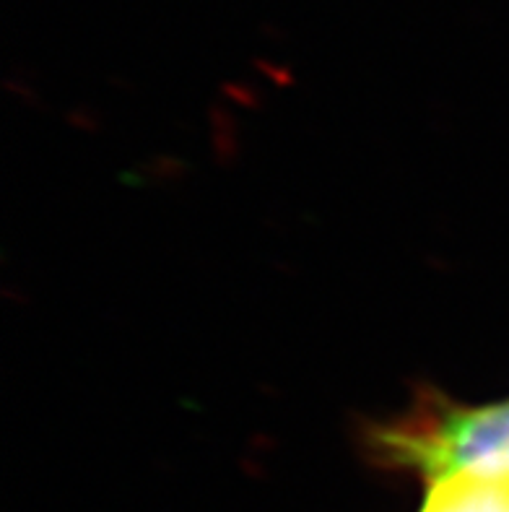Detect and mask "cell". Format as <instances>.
Instances as JSON below:
<instances>
[{"label":"cell","instance_id":"7a4b0ae2","mask_svg":"<svg viewBox=\"0 0 509 512\" xmlns=\"http://www.w3.org/2000/svg\"><path fill=\"white\" fill-rule=\"evenodd\" d=\"M421 512H509V479L452 476L437 481Z\"/></svg>","mask_w":509,"mask_h":512},{"label":"cell","instance_id":"6da1fadb","mask_svg":"<svg viewBox=\"0 0 509 512\" xmlns=\"http://www.w3.org/2000/svg\"><path fill=\"white\" fill-rule=\"evenodd\" d=\"M382 453L426 479H509V401L411 416L380 437Z\"/></svg>","mask_w":509,"mask_h":512}]
</instances>
